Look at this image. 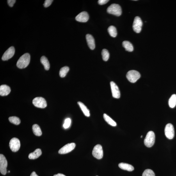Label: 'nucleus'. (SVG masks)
Wrapping results in <instances>:
<instances>
[{"label": "nucleus", "mask_w": 176, "mask_h": 176, "mask_svg": "<svg viewBox=\"0 0 176 176\" xmlns=\"http://www.w3.org/2000/svg\"><path fill=\"white\" fill-rule=\"evenodd\" d=\"M10 171H8V173H10Z\"/></svg>", "instance_id": "37"}, {"label": "nucleus", "mask_w": 176, "mask_h": 176, "mask_svg": "<svg viewBox=\"0 0 176 176\" xmlns=\"http://www.w3.org/2000/svg\"><path fill=\"white\" fill-rule=\"evenodd\" d=\"M122 45L126 51L130 52L133 51V46L129 41H124L122 43Z\"/></svg>", "instance_id": "20"}, {"label": "nucleus", "mask_w": 176, "mask_h": 176, "mask_svg": "<svg viewBox=\"0 0 176 176\" xmlns=\"http://www.w3.org/2000/svg\"></svg>", "instance_id": "38"}, {"label": "nucleus", "mask_w": 176, "mask_h": 176, "mask_svg": "<svg viewBox=\"0 0 176 176\" xmlns=\"http://www.w3.org/2000/svg\"><path fill=\"white\" fill-rule=\"evenodd\" d=\"M119 167L123 170L131 172L134 170V168L133 166L129 164L124 163H121L118 165Z\"/></svg>", "instance_id": "18"}, {"label": "nucleus", "mask_w": 176, "mask_h": 176, "mask_svg": "<svg viewBox=\"0 0 176 176\" xmlns=\"http://www.w3.org/2000/svg\"><path fill=\"white\" fill-rule=\"evenodd\" d=\"M108 33L112 37L115 38L117 35V31L115 27L110 26L108 29Z\"/></svg>", "instance_id": "24"}, {"label": "nucleus", "mask_w": 176, "mask_h": 176, "mask_svg": "<svg viewBox=\"0 0 176 176\" xmlns=\"http://www.w3.org/2000/svg\"><path fill=\"white\" fill-rule=\"evenodd\" d=\"M7 161L3 155H0V172L2 174L5 175L7 173Z\"/></svg>", "instance_id": "9"}, {"label": "nucleus", "mask_w": 176, "mask_h": 176, "mask_svg": "<svg viewBox=\"0 0 176 176\" xmlns=\"http://www.w3.org/2000/svg\"><path fill=\"white\" fill-rule=\"evenodd\" d=\"M142 136H142V135H141V138H142Z\"/></svg>", "instance_id": "36"}, {"label": "nucleus", "mask_w": 176, "mask_h": 176, "mask_svg": "<svg viewBox=\"0 0 176 176\" xmlns=\"http://www.w3.org/2000/svg\"><path fill=\"white\" fill-rule=\"evenodd\" d=\"M93 156L97 159H101L103 157V151L102 146L100 145H97L94 147L92 153Z\"/></svg>", "instance_id": "5"}, {"label": "nucleus", "mask_w": 176, "mask_h": 176, "mask_svg": "<svg viewBox=\"0 0 176 176\" xmlns=\"http://www.w3.org/2000/svg\"><path fill=\"white\" fill-rule=\"evenodd\" d=\"M109 1L108 0H99L98 1V3L100 5H103L107 3Z\"/></svg>", "instance_id": "33"}, {"label": "nucleus", "mask_w": 176, "mask_h": 176, "mask_svg": "<svg viewBox=\"0 0 176 176\" xmlns=\"http://www.w3.org/2000/svg\"><path fill=\"white\" fill-rule=\"evenodd\" d=\"M42 154L41 150L39 148L36 149L33 152L30 153L29 156V158L30 159H37Z\"/></svg>", "instance_id": "17"}, {"label": "nucleus", "mask_w": 176, "mask_h": 176, "mask_svg": "<svg viewBox=\"0 0 176 176\" xmlns=\"http://www.w3.org/2000/svg\"><path fill=\"white\" fill-rule=\"evenodd\" d=\"M141 75L138 72L135 70H131L127 73V79L132 83H134L140 79Z\"/></svg>", "instance_id": "4"}, {"label": "nucleus", "mask_w": 176, "mask_h": 176, "mask_svg": "<svg viewBox=\"0 0 176 176\" xmlns=\"http://www.w3.org/2000/svg\"><path fill=\"white\" fill-rule=\"evenodd\" d=\"M71 123V120L70 118L66 119L65 120L64 123L63 124V127L65 129L68 128L70 126Z\"/></svg>", "instance_id": "30"}, {"label": "nucleus", "mask_w": 176, "mask_h": 176, "mask_svg": "<svg viewBox=\"0 0 176 176\" xmlns=\"http://www.w3.org/2000/svg\"><path fill=\"white\" fill-rule=\"evenodd\" d=\"M165 134L166 137L172 139L175 136V130L172 124L169 123L166 125L165 128Z\"/></svg>", "instance_id": "10"}, {"label": "nucleus", "mask_w": 176, "mask_h": 176, "mask_svg": "<svg viewBox=\"0 0 176 176\" xmlns=\"http://www.w3.org/2000/svg\"><path fill=\"white\" fill-rule=\"evenodd\" d=\"M142 176H155V175L153 171L149 169H147L143 172Z\"/></svg>", "instance_id": "29"}, {"label": "nucleus", "mask_w": 176, "mask_h": 176, "mask_svg": "<svg viewBox=\"0 0 176 176\" xmlns=\"http://www.w3.org/2000/svg\"><path fill=\"white\" fill-rule=\"evenodd\" d=\"M11 88L7 85H2L0 86V95L1 96L8 95L11 92Z\"/></svg>", "instance_id": "16"}, {"label": "nucleus", "mask_w": 176, "mask_h": 176, "mask_svg": "<svg viewBox=\"0 0 176 176\" xmlns=\"http://www.w3.org/2000/svg\"><path fill=\"white\" fill-rule=\"evenodd\" d=\"M53 1H52V0H46L44 4H43V6L45 8L48 7L51 5Z\"/></svg>", "instance_id": "31"}, {"label": "nucleus", "mask_w": 176, "mask_h": 176, "mask_svg": "<svg viewBox=\"0 0 176 176\" xmlns=\"http://www.w3.org/2000/svg\"><path fill=\"white\" fill-rule=\"evenodd\" d=\"M69 68L67 66L62 68L59 71V75L62 78L64 77L69 71Z\"/></svg>", "instance_id": "26"}, {"label": "nucleus", "mask_w": 176, "mask_h": 176, "mask_svg": "<svg viewBox=\"0 0 176 176\" xmlns=\"http://www.w3.org/2000/svg\"><path fill=\"white\" fill-rule=\"evenodd\" d=\"M9 146L13 152H16L18 151L20 147V143L19 139L16 138H13L11 139Z\"/></svg>", "instance_id": "8"}, {"label": "nucleus", "mask_w": 176, "mask_h": 176, "mask_svg": "<svg viewBox=\"0 0 176 176\" xmlns=\"http://www.w3.org/2000/svg\"><path fill=\"white\" fill-rule=\"evenodd\" d=\"M30 58V55L28 53L23 55L17 62V65L18 68L22 69L27 67L29 64Z\"/></svg>", "instance_id": "1"}, {"label": "nucleus", "mask_w": 176, "mask_h": 176, "mask_svg": "<svg viewBox=\"0 0 176 176\" xmlns=\"http://www.w3.org/2000/svg\"><path fill=\"white\" fill-rule=\"evenodd\" d=\"M15 0H8L7 2L8 5L10 7H13L16 2Z\"/></svg>", "instance_id": "32"}, {"label": "nucleus", "mask_w": 176, "mask_h": 176, "mask_svg": "<svg viewBox=\"0 0 176 176\" xmlns=\"http://www.w3.org/2000/svg\"><path fill=\"white\" fill-rule=\"evenodd\" d=\"M86 38L89 47L91 50L94 49L95 44L94 39L93 37L90 34H88L86 36Z\"/></svg>", "instance_id": "15"}, {"label": "nucleus", "mask_w": 176, "mask_h": 176, "mask_svg": "<svg viewBox=\"0 0 176 176\" xmlns=\"http://www.w3.org/2000/svg\"><path fill=\"white\" fill-rule=\"evenodd\" d=\"M155 135L154 132L149 131L146 135L144 140V143L146 147H151L154 145Z\"/></svg>", "instance_id": "3"}, {"label": "nucleus", "mask_w": 176, "mask_h": 176, "mask_svg": "<svg viewBox=\"0 0 176 176\" xmlns=\"http://www.w3.org/2000/svg\"><path fill=\"white\" fill-rule=\"evenodd\" d=\"M169 105L171 108H173L176 105V95L174 94L171 96L169 100Z\"/></svg>", "instance_id": "25"}, {"label": "nucleus", "mask_w": 176, "mask_h": 176, "mask_svg": "<svg viewBox=\"0 0 176 176\" xmlns=\"http://www.w3.org/2000/svg\"><path fill=\"white\" fill-rule=\"evenodd\" d=\"M33 131L35 135L37 136H41L42 135V132L40 129V127L37 124H34L33 125Z\"/></svg>", "instance_id": "22"}, {"label": "nucleus", "mask_w": 176, "mask_h": 176, "mask_svg": "<svg viewBox=\"0 0 176 176\" xmlns=\"http://www.w3.org/2000/svg\"><path fill=\"white\" fill-rule=\"evenodd\" d=\"M78 104L79 105L82 112H83L84 115L87 117H89L90 116V112L89 110L83 103L81 102H78Z\"/></svg>", "instance_id": "19"}, {"label": "nucleus", "mask_w": 176, "mask_h": 176, "mask_svg": "<svg viewBox=\"0 0 176 176\" xmlns=\"http://www.w3.org/2000/svg\"><path fill=\"white\" fill-rule=\"evenodd\" d=\"M41 62L44 66L46 70H48L50 67V63L47 58L44 56L41 57L40 59Z\"/></svg>", "instance_id": "21"}, {"label": "nucleus", "mask_w": 176, "mask_h": 176, "mask_svg": "<svg viewBox=\"0 0 176 176\" xmlns=\"http://www.w3.org/2000/svg\"><path fill=\"white\" fill-rule=\"evenodd\" d=\"M30 176H39L38 175L36 174V173L35 172H33L31 173Z\"/></svg>", "instance_id": "34"}, {"label": "nucleus", "mask_w": 176, "mask_h": 176, "mask_svg": "<svg viewBox=\"0 0 176 176\" xmlns=\"http://www.w3.org/2000/svg\"><path fill=\"white\" fill-rule=\"evenodd\" d=\"M9 120L10 122L16 125H19L21 122L20 119L16 116H11L9 118Z\"/></svg>", "instance_id": "27"}, {"label": "nucleus", "mask_w": 176, "mask_h": 176, "mask_svg": "<svg viewBox=\"0 0 176 176\" xmlns=\"http://www.w3.org/2000/svg\"><path fill=\"white\" fill-rule=\"evenodd\" d=\"M33 103L34 106L38 108H44L47 106L46 102L42 97H38L34 98Z\"/></svg>", "instance_id": "6"}, {"label": "nucleus", "mask_w": 176, "mask_h": 176, "mask_svg": "<svg viewBox=\"0 0 176 176\" xmlns=\"http://www.w3.org/2000/svg\"><path fill=\"white\" fill-rule=\"evenodd\" d=\"M102 58L105 61H108L109 58L110 54L108 50L106 49H103L102 52Z\"/></svg>", "instance_id": "28"}, {"label": "nucleus", "mask_w": 176, "mask_h": 176, "mask_svg": "<svg viewBox=\"0 0 176 176\" xmlns=\"http://www.w3.org/2000/svg\"><path fill=\"white\" fill-rule=\"evenodd\" d=\"M104 118L105 121L108 123L109 124L113 127H116L117 125L116 123L113 120L109 117L106 114H104Z\"/></svg>", "instance_id": "23"}, {"label": "nucleus", "mask_w": 176, "mask_h": 176, "mask_svg": "<svg viewBox=\"0 0 176 176\" xmlns=\"http://www.w3.org/2000/svg\"><path fill=\"white\" fill-rule=\"evenodd\" d=\"M89 19V15L86 11H83L80 13L75 17V19L77 21L81 22H86Z\"/></svg>", "instance_id": "14"}, {"label": "nucleus", "mask_w": 176, "mask_h": 176, "mask_svg": "<svg viewBox=\"0 0 176 176\" xmlns=\"http://www.w3.org/2000/svg\"><path fill=\"white\" fill-rule=\"evenodd\" d=\"M54 176H66L65 175L61 174V173H58L56 175H55Z\"/></svg>", "instance_id": "35"}, {"label": "nucleus", "mask_w": 176, "mask_h": 176, "mask_svg": "<svg viewBox=\"0 0 176 176\" xmlns=\"http://www.w3.org/2000/svg\"><path fill=\"white\" fill-rule=\"evenodd\" d=\"M142 26L143 22L141 18L139 17L135 18L132 26L134 31L136 33H140Z\"/></svg>", "instance_id": "7"}, {"label": "nucleus", "mask_w": 176, "mask_h": 176, "mask_svg": "<svg viewBox=\"0 0 176 176\" xmlns=\"http://www.w3.org/2000/svg\"><path fill=\"white\" fill-rule=\"evenodd\" d=\"M75 145H76L74 143H68L61 148L59 150L58 153L61 154H67L74 150L75 148Z\"/></svg>", "instance_id": "11"}, {"label": "nucleus", "mask_w": 176, "mask_h": 176, "mask_svg": "<svg viewBox=\"0 0 176 176\" xmlns=\"http://www.w3.org/2000/svg\"><path fill=\"white\" fill-rule=\"evenodd\" d=\"M15 52V48L11 46L6 50L2 56V60L3 61L7 60L12 58L14 55Z\"/></svg>", "instance_id": "12"}, {"label": "nucleus", "mask_w": 176, "mask_h": 176, "mask_svg": "<svg viewBox=\"0 0 176 176\" xmlns=\"http://www.w3.org/2000/svg\"><path fill=\"white\" fill-rule=\"evenodd\" d=\"M107 12L111 14L119 17L122 15V9L119 5L113 4L108 7L107 9Z\"/></svg>", "instance_id": "2"}, {"label": "nucleus", "mask_w": 176, "mask_h": 176, "mask_svg": "<svg viewBox=\"0 0 176 176\" xmlns=\"http://www.w3.org/2000/svg\"><path fill=\"white\" fill-rule=\"evenodd\" d=\"M111 90L113 97L116 99H119L120 97V93L119 89L115 82H110Z\"/></svg>", "instance_id": "13"}]
</instances>
